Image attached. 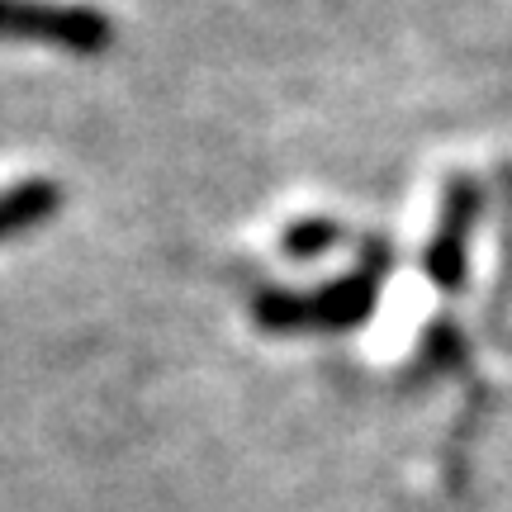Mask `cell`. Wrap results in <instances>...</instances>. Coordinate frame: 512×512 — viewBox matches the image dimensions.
<instances>
[{
    "instance_id": "6da1fadb",
    "label": "cell",
    "mask_w": 512,
    "mask_h": 512,
    "mask_svg": "<svg viewBox=\"0 0 512 512\" xmlns=\"http://www.w3.org/2000/svg\"><path fill=\"white\" fill-rule=\"evenodd\" d=\"M389 266H394V247L389 238L370 233L361 242V256L347 275H337L318 290H266L252 294V323L271 337H294V332H351L361 328L375 304H380V290L389 280Z\"/></svg>"
},
{
    "instance_id": "7a4b0ae2",
    "label": "cell",
    "mask_w": 512,
    "mask_h": 512,
    "mask_svg": "<svg viewBox=\"0 0 512 512\" xmlns=\"http://www.w3.org/2000/svg\"><path fill=\"white\" fill-rule=\"evenodd\" d=\"M0 38L95 57L114 43V19L86 0H0Z\"/></svg>"
},
{
    "instance_id": "3957f363",
    "label": "cell",
    "mask_w": 512,
    "mask_h": 512,
    "mask_svg": "<svg viewBox=\"0 0 512 512\" xmlns=\"http://www.w3.org/2000/svg\"><path fill=\"white\" fill-rule=\"evenodd\" d=\"M479 181L475 176H451L441 190V214L437 228L422 247V275L437 285L441 294H460L465 285V266H470V242H475L479 223Z\"/></svg>"
},
{
    "instance_id": "277c9868",
    "label": "cell",
    "mask_w": 512,
    "mask_h": 512,
    "mask_svg": "<svg viewBox=\"0 0 512 512\" xmlns=\"http://www.w3.org/2000/svg\"><path fill=\"white\" fill-rule=\"evenodd\" d=\"M62 209V185L48 181V176H29V181H15L0 190V242L24 238Z\"/></svg>"
},
{
    "instance_id": "5b68a950",
    "label": "cell",
    "mask_w": 512,
    "mask_h": 512,
    "mask_svg": "<svg viewBox=\"0 0 512 512\" xmlns=\"http://www.w3.org/2000/svg\"><path fill=\"white\" fill-rule=\"evenodd\" d=\"M437 375H460V380H470V342H465V332H460L451 318L427 323L418 351H413V361L403 370V380H413V384H427V380H437Z\"/></svg>"
},
{
    "instance_id": "8992f818",
    "label": "cell",
    "mask_w": 512,
    "mask_h": 512,
    "mask_svg": "<svg viewBox=\"0 0 512 512\" xmlns=\"http://www.w3.org/2000/svg\"><path fill=\"white\" fill-rule=\"evenodd\" d=\"M342 223L328 219V214H304V219H290L280 228V252L290 256V261H313V256H323L328 247L342 242Z\"/></svg>"
},
{
    "instance_id": "52a82bcc",
    "label": "cell",
    "mask_w": 512,
    "mask_h": 512,
    "mask_svg": "<svg viewBox=\"0 0 512 512\" xmlns=\"http://www.w3.org/2000/svg\"><path fill=\"white\" fill-rule=\"evenodd\" d=\"M489 337H494L498 347H503V351L512 356V328H508V323H503V328H489Z\"/></svg>"
}]
</instances>
